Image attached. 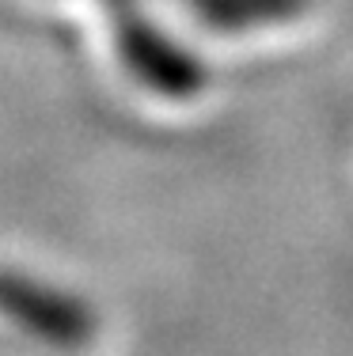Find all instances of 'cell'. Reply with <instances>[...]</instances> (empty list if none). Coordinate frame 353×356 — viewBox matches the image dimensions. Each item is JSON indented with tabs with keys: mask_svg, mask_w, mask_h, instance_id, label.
Masks as SVG:
<instances>
[{
	"mask_svg": "<svg viewBox=\"0 0 353 356\" xmlns=\"http://www.w3.org/2000/svg\"><path fill=\"white\" fill-rule=\"evenodd\" d=\"M103 12L111 19L114 54L137 88L164 103H194L198 95H205V61L145 12V0H118Z\"/></svg>",
	"mask_w": 353,
	"mask_h": 356,
	"instance_id": "obj_1",
	"label": "cell"
},
{
	"mask_svg": "<svg viewBox=\"0 0 353 356\" xmlns=\"http://www.w3.org/2000/svg\"><path fill=\"white\" fill-rule=\"evenodd\" d=\"M187 15L209 35H255L289 27L312 8V0H179Z\"/></svg>",
	"mask_w": 353,
	"mask_h": 356,
	"instance_id": "obj_2",
	"label": "cell"
}]
</instances>
